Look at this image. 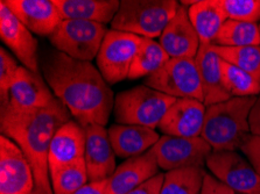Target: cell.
<instances>
[{
  "mask_svg": "<svg viewBox=\"0 0 260 194\" xmlns=\"http://www.w3.org/2000/svg\"><path fill=\"white\" fill-rule=\"evenodd\" d=\"M42 76L55 97L83 127L108 125L115 107L113 92L91 62L77 61L57 50L41 59Z\"/></svg>",
  "mask_w": 260,
  "mask_h": 194,
  "instance_id": "obj_1",
  "label": "cell"
},
{
  "mask_svg": "<svg viewBox=\"0 0 260 194\" xmlns=\"http://www.w3.org/2000/svg\"><path fill=\"white\" fill-rule=\"evenodd\" d=\"M2 135L10 137L28 158L33 168L35 188L47 194H54L49 173V148L52 140L62 125L72 120L68 108L54 99L45 108L31 113H2Z\"/></svg>",
  "mask_w": 260,
  "mask_h": 194,
  "instance_id": "obj_2",
  "label": "cell"
},
{
  "mask_svg": "<svg viewBox=\"0 0 260 194\" xmlns=\"http://www.w3.org/2000/svg\"><path fill=\"white\" fill-rule=\"evenodd\" d=\"M258 97H239L207 107L202 135L212 151H236L251 135L250 113Z\"/></svg>",
  "mask_w": 260,
  "mask_h": 194,
  "instance_id": "obj_3",
  "label": "cell"
},
{
  "mask_svg": "<svg viewBox=\"0 0 260 194\" xmlns=\"http://www.w3.org/2000/svg\"><path fill=\"white\" fill-rule=\"evenodd\" d=\"M179 7L175 0H121L111 27L141 37H160Z\"/></svg>",
  "mask_w": 260,
  "mask_h": 194,
  "instance_id": "obj_4",
  "label": "cell"
},
{
  "mask_svg": "<svg viewBox=\"0 0 260 194\" xmlns=\"http://www.w3.org/2000/svg\"><path fill=\"white\" fill-rule=\"evenodd\" d=\"M175 101L176 98L146 85H140L117 94L113 113L118 125L156 129Z\"/></svg>",
  "mask_w": 260,
  "mask_h": 194,
  "instance_id": "obj_5",
  "label": "cell"
},
{
  "mask_svg": "<svg viewBox=\"0 0 260 194\" xmlns=\"http://www.w3.org/2000/svg\"><path fill=\"white\" fill-rule=\"evenodd\" d=\"M105 25L82 20H63L49 37L54 48L77 61L91 62L97 57L108 33Z\"/></svg>",
  "mask_w": 260,
  "mask_h": 194,
  "instance_id": "obj_6",
  "label": "cell"
},
{
  "mask_svg": "<svg viewBox=\"0 0 260 194\" xmlns=\"http://www.w3.org/2000/svg\"><path fill=\"white\" fill-rule=\"evenodd\" d=\"M144 83L148 88L169 97L196 99L203 102L199 69L192 58H171L155 73L145 78Z\"/></svg>",
  "mask_w": 260,
  "mask_h": 194,
  "instance_id": "obj_7",
  "label": "cell"
},
{
  "mask_svg": "<svg viewBox=\"0 0 260 194\" xmlns=\"http://www.w3.org/2000/svg\"><path fill=\"white\" fill-rule=\"evenodd\" d=\"M144 37L118 30H109L96 57L98 70L109 85L128 78Z\"/></svg>",
  "mask_w": 260,
  "mask_h": 194,
  "instance_id": "obj_8",
  "label": "cell"
},
{
  "mask_svg": "<svg viewBox=\"0 0 260 194\" xmlns=\"http://www.w3.org/2000/svg\"><path fill=\"white\" fill-rule=\"evenodd\" d=\"M159 168L165 171L202 166L212 152L210 144L203 137H174L164 135L152 148Z\"/></svg>",
  "mask_w": 260,
  "mask_h": 194,
  "instance_id": "obj_9",
  "label": "cell"
},
{
  "mask_svg": "<svg viewBox=\"0 0 260 194\" xmlns=\"http://www.w3.org/2000/svg\"><path fill=\"white\" fill-rule=\"evenodd\" d=\"M54 94L40 73L20 66L2 113L25 114L45 108L54 101Z\"/></svg>",
  "mask_w": 260,
  "mask_h": 194,
  "instance_id": "obj_10",
  "label": "cell"
},
{
  "mask_svg": "<svg viewBox=\"0 0 260 194\" xmlns=\"http://www.w3.org/2000/svg\"><path fill=\"white\" fill-rule=\"evenodd\" d=\"M207 166L218 180L239 194H260V176L236 151H212Z\"/></svg>",
  "mask_w": 260,
  "mask_h": 194,
  "instance_id": "obj_11",
  "label": "cell"
},
{
  "mask_svg": "<svg viewBox=\"0 0 260 194\" xmlns=\"http://www.w3.org/2000/svg\"><path fill=\"white\" fill-rule=\"evenodd\" d=\"M35 188L33 168L13 140L0 136V194H28Z\"/></svg>",
  "mask_w": 260,
  "mask_h": 194,
  "instance_id": "obj_12",
  "label": "cell"
},
{
  "mask_svg": "<svg viewBox=\"0 0 260 194\" xmlns=\"http://www.w3.org/2000/svg\"><path fill=\"white\" fill-rule=\"evenodd\" d=\"M0 36L22 63V66L35 73H40L38 41L4 2H0Z\"/></svg>",
  "mask_w": 260,
  "mask_h": 194,
  "instance_id": "obj_13",
  "label": "cell"
},
{
  "mask_svg": "<svg viewBox=\"0 0 260 194\" xmlns=\"http://www.w3.org/2000/svg\"><path fill=\"white\" fill-rule=\"evenodd\" d=\"M84 162L89 183L108 180L116 171V152L105 127L91 125L85 127Z\"/></svg>",
  "mask_w": 260,
  "mask_h": 194,
  "instance_id": "obj_14",
  "label": "cell"
},
{
  "mask_svg": "<svg viewBox=\"0 0 260 194\" xmlns=\"http://www.w3.org/2000/svg\"><path fill=\"white\" fill-rule=\"evenodd\" d=\"M207 106L196 99H176L159 129L165 135L194 138L202 135Z\"/></svg>",
  "mask_w": 260,
  "mask_h": 194,
  "instance_id": "obj_15",
  "label": "cell"
},
{
  "mask_svg": "<svg viewBox=\"0 0 260 194\" xmlns=\"http://www.w3.org/2000/svg\"><path fill=\"white\" fill-rule=\"evenodd\" d=\"M31 33L52 36L63 21L53 0H3Z\"/></svg>",
  "mask_w": 260,
  "mask_h": 194,
  "instance_id": "obj_16",
  "label": "cell"
},
{
  "mask_svg": "<svg viewBox=\"0 0 260 194\" xmlns=\"http://www.w3.org/2000/svg\"><path fill=\"white\" fill-rule=\"evenodd\" d=\"M159 38L161 47L171 58L195 59L201 47L199 35L189 19L188 10L183 5H180Z\"/></svg>",
  "mask_w": 260,
  "mask_h": 194,
  "instance_id": "obj_17",
  "label": "cell"
},
{
  "mask_svg": "<svg viewBox=\"0 0 260 194\" xmlns=\"http://www.w3.org/2000/svg\"><path fill=\"white\" fill-rule=\"evenodd\" d=\"M85 127L76 120H69L62 125L52 140L49 148V173L57 171L63 166L84 160Z\"/></svg>",
  "mask_w": 260,
  "mask_h": 194,
  "instance_id": "obj_18",
  "label": "cell"
},
{
  "mask_svg": "<svg viewBox=\"0 0 260 194\" xmlns=\"http://www.w3.org/2000/svg\"><path fill=\"white\" fill-rule=\"evenodd\" d=\"M159 169L152 149L141 156L128 158L108 179L106 194H127L156 176Z\"/></svg>",
  "mask_w": 260,
  "mask_h": 194,
  "instance_id": "obj_19",
  "label": "cell"
},
{
  "mask_svg": "<svg viewBox=\"0 0 260 194\" xmlns=\"http://www.w3.org/2000/svg\"><path fill=\"white\" fill-rule=\"evenodd\" d=\"M195 62L202 84L204 105L208 107L231 99L224 86L222 58L216 53L214 46L201 45Z\"/></svg>",
  "mask_w": 260,
  "mask_h": 194,
  "instance_id": "obj_20",
  "label": "cell"
},
{
  "mask_svg": "<svg viewBox=\"0 0 260 194\" xmlns=\"http://www.w3.org/2000/svg\"><path fill=\"white\" fill-rule=\"evenodd\" d=\"M109 138L116 155L133 158L144 155L160 140L155 129L133 125H113L108 129Z\"/></svg>",
  "mask_w": 260,
  "mask_h": 194,
  "instance_id": "obj_21",
  "label": "cell"
},
{
  "mask_svg": "<svg viewBox=\"0 0 260 194\" xmlns=\"http://www.w3.org/2000/svg\"><path fill=\"white\" fill-rule=\"evenodd\" d=\"M62 20H82L102 25L112 22L120 7L119 0H53Z\"/></svg>",
  "mask_w": 260,
  "mask_h": 194,
  "instance_id": "obj_22",
  "label": "cell"
},
{
  "mask_svg": "<svg viewBox=\"0 0 260 194\" xmlns=\"http://www.w3.org/2000/svg\"><path fill=\"white\" fill-rule=\"evenodd\" d=\"M189 19L199 35L201 45H214L216 37L228 20L219 0H202L189 6Z\"/></svg>",
  "mask_w": 260,
  "mask_h": 194,
  "instance_id": "obj_23",
  "label": "cell"
},
{
  "mask_svg": "<svg viewBox=\"0 0 260 194\" xmlns=\"http://www.w3.org/2000/svg\"><path fill=\"white\" fill-rule=\"evenodd\" d=\"M169 59L171 57L159 42L154 38L144 37L129 71L128 78H147L162 68Z\"/></svg>",
  "mask_w": 260,
  "mask_h": 194,
  "instance_id": "obj_24",
  "label": "cell"
},
{
  "mask_svg": "<svg viewBox=\"0 0 260 194\" xmlns=\"http://www.w3.org/2000/svg\"><path fill=\"white\" fill-rule=\"evenodd\" d=\"M206 173L201 166L168 171L165 173L160 194H200Z\"/></svg>",
  "mask_w": 260,
  "mask_h": 194,
  "instance_id": "obj_25",
  "label": "cell"
},
{
  "mask_svg": "<svg viewBox=\"0 0 260 194\" xmlns=\"http://www.w3.org/2000/svg\"><path fill=\"white\" fill-rule=\"evenodd\" d=\"M214 46L249 47L260 46V30L257 23L228 19L216 37Z\"/></svg>",
  "mask_w": 260,
  "mask_h": 194,
  "instance_id": "obj_26",
  "label": "cell"
},
{
  "mask_svg": "<svg viewBox=\"0 0 260 194\" xmlns=\"http://www.w3.org/2000/svg\"><path fill=\"white\" fill-rule=\"evenodd\" d=\"M50 183L54 194H75L80 191L89 183L84 160L50 173Z\"/></svg>",
  "mask_w": 260,
  "mask_h": 194,
  "instance_id": "obj_27",
  "label": "cell"
},
{
  "mask_svg": "<svg viewBox=\"0 0 260 194\" xmlns=\"http://www.w3.org/2000/svg\"><path fill=\"white\" fill-rule=\"evenodd\" d=\"M214 46V45H212ZM219 57L250 73L260 83V46L218 47L214 46Z\"/></svg>",
  "mask_w": 260,
  "mask_h": 194,
  "instance_id": "obj_28",
  "label": "cell"
},
{
  "mask_svg": "<svg viewBox=\"0 0 260 194\" xmlns=\"http://www.w3.org/2000/svg\"><path fill=\"white\" fill-rule=\"evenodd\" d=\"M224 86L231 98L260 96V83L237 66L222 59Z\"/></svg>",
  "mask_w": 260,
  "mask_h": 194,
  "instance_id": "obj_29",
  "label": "cell"
},
{
  "mask_svg": "<svg viewBox=\"0 0 260 194\" xmlns=\"http://www.w3.org/2000/svg\"><path fill=\"white\" fill-rule=\"evenodd\" d=\"M228 19L257 23L260 20V0H219Z\"/></svg>",
  "mask_w": 260,
  "mask_h": 194,
  "instance_id": "obj_30",
  "label": "cell"
},
{
  "mask_svg": "<svg viewBox=\"0 0 260 194\" xmlns=\"http://www.w3.org/2000/svg\"><path fill=\"white\" fill-rule=\"evenodd\" d=\"M20 65L4 48L0 49V101L5 104Z\"/></svg>",
  "mask_w": 260,
  "mask_h": 194,
  "instance_id": "obj_31",
  "label": "cell"
},
{
  "mask_svg": "<svg viewBox=\"0 0 260 194\" xmlns=\"http://www.w3.org/2000/svg\"><path fill=\"white\" fill-rule=\"evenodd\" d=\"M240 150L260 176V136L250 135V137L244 142Z\"/></svg>",
  "mask_w": 260,
  "mask_h": 194,
  "instance_id": "obj_32",
  "label": "cell"
},
{
  "mask_svg": "<svg viewBox=\"0 0 260 194\" xmlns=\"http://www.w3.org/2000/svg\"><path fill=\"white\" fill-rule=\"evenodd\" d=\"M200 194H236V192L234 189H231L229 186L223 184L216 177L206 173Z\"/></svg>",
  "mask_w": 260,
  "mask_h": 194,
  "instance_id": "obj_33",
  "label": "cell"
},
{
  "mask_svg": "<svg viewBox=\"0 0 260 194\" xmlns=\"http://www.w3.org/2000/svg\"><path fill=\"white\" fill-rule=\"evenodd\" d=\"M165 179V173H157L151 179L145 181L144 184L138 186L135 189H132L131 192L127 194H160L161 188H162Z\"/></svg>",
  "mask_w": 260,
  "mask_h": 194,
  "instance_id": "obj_34",
  "label": "cell"
},
{
  "mask_svg": "<svg viewBox=\"0 0 260 194\" xmlns=\"http://www.w3.org/2000/svg\"><path fill=\"white\" fill-rule=\"evenodd\" d=\"M249 122L251 135L260 136V96L257 98V101L251 110Z\"/></svg>",
  "mask_w": 260,
  "mask_h": 194,
  "instance_id": "obj_35",
  "label": "cell"
},
{
  "mask_svg": "<svg viewBox=\"0 0 260 194\" xmlns=\"http://www.w3.org/2000/svg\"><path fill=\"white\" fill-rule=\"evenodd\" d=\"M106 186H108V180L93 181L86 184L75 194H106Z\"/></svg>",
  "mask_w": 260,
  "mask_h": 194,
  "instance_id": "obj_36",
  "label": "cell"
},
{
  "mask_svg": "<svg viewBox=\"0 0 260 194\" xmlns=\"http://www.w3.org/2000/svg\"><path fill=\"white\" fill-rule=\"evenodd\" d=\"M28 194H47V193L42 192V191H40V189H38V188H34L33 191H31V192L28 193Z\"/></svg>",
  "mask_w": 260,
  "mask_h": 194,
  "instance_id": "obj_37",
  "label": "cell"
},
{
  "mask_svg": "<svg viewBox=\"0 0 260 194\" xmlns=\"http://www.w3.org/2000/svg\"><path fill=\"white\" fill-rule=\"evenodd\" d=\"M259 30H260V23H259Z\"/></svg>",
  "mask_w": 260,
  "mask_h": 194,
  "instance_id": "obj_38",
  "label": "cell"
}]
</instances>
